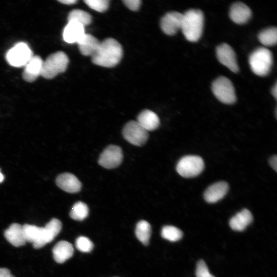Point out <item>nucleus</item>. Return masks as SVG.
I'll list each match as a JSON object with an SVG mask.
<instances>
[{
	"instance_id": "dca6fc26",
	"label": "nucleus",
	"mask_w": 277,
	"mask_h": 277,
	"mask_svg": "<svg viewBox=\"0 0 277 277\" xmlns=\"http://www.w3.org/2000/svg\"><path fill=\"white\" fill-rule=\"evenodd\" d=\"M250 9L245 4L236 2L232 4L229 10V17L237 24L247 23L251 17Z\"/></svg>"
},
{
	"instance_id": "c756f323",
	"label": "nucleus",
	"mask_w": 277,
	"mask_h": 277,
	"mask_svg": "<svg viewBox=\"0 0 277 277\" xmlns=\"http://www.w3.org/2000/svg\"><path fill=\"white\" fill-rule=\"evenodd\" d=\"M84 2L90 8L100 12L105 11L109 6L107 0H85Z\"/></svg>"
},
{
	"instance_id": "aec40b11",
	"label": "nucleus",
	"mask_w": 277,
	"mask_h": 277,
	"mask_svg": "<svg viewBox=\"0 0 277 277\" xmlns=\"http://www.w3.org/2000/svg\"><path fill=\"white\" fill-rule=\"evenodd\" d=\"M73 251V246L70 243L61 241L52 249L53 258L57 263H63L72 256Z\"/></svg>"
},
{
	"instance_id": "5701e85b",
	"label": "nucleus",
	"mask_w": 277,
	"mask_h": 277,
	"mask_svg": "<svg viewBox=\"0 0 277 277\" xmlns=\"http://www.w3.org/2000/svg\"><path fill=\"white\" fill-rule=\"evenodd\" d=\"M135 233L141 242L145 245H148L151 235L150 225L146 221H140L136 224Z\"/></svg>"
},
{
	"instance_id": "4468645a",
	"label": "nucleus",
	"mask_w": 277,
	"mask_h": 277,
	"mask_svg": "<svg viewBox=\"0 0 277 277\" xmlns=\"http://www.w3.org/2000/svg\"><path fill=\"white\" fill-rule=\"evenodd\" d=\"M56 185L69 193H76L81 190L82 184L74 175L70 173L60 174L56 179Z\"/></svg>"
},
{
	"instance_id": "9b49d317",
	"label": "nucleus",
	"mask_w": 277,
	"mask_h": 277,
	"mask_svg": "<svg viewBox=\"0 0 277 277\" xmlns=\"http://www.w3.org/2000/svg\"><path fill=\"white\" fill-rule=\"evenodd\" d=\"M216 54L219 61L234 73L239 71L236 56L233 49L227 44L223 43L216 49Z\"/></svg>"
},
{
	"instance_id": "f3484780",
	"label": "nucleus",
	"mask_w": 277,
	"mask_h": 277,
	"mask_svg": "<svg viewBox=\"0 0 277 277\" xmlns=\"http://www.w3.org/2000/svg\"><path fill=\"white\" fill-rule=\"evenodd\" d=\"M228 188V184L225 182L215 183L206 190L204 194V199L209 203H216L225 196Z\"/></svg>"
},
{
	"instance_id": "423d86ee",
	"label": "nucleus",
	"mask_w": 277,
	"mask_h": 277,
	"mask_svg": "<svg viewBox=\"0 0 277 277\" xmlns=\"http://www.w3.org/2000/svg\"><path fill=\"white\" fill-rule=\"evenodd\" d=\"M204 168V163L202 157L197 155H186L180 160L176 170L182 176L190 178L200 174Z\"/></svg>"
},
{
	"instance_id": "f8f14e48",
	"label": "nucleus",
	"mask_w": 277,
	"mask_h": 277,
	"mask_svg": "<svg viewBox=\"0 0 277 277\" xmlns=\"http://www.w3.org/2000/svg\"><path fill=\"white\" fill-rule=\"evenodd\" d=\"M183 14L173 11L166 13L161 19L160 26L162 31L167 35H173L181 29Z\"/></svg>"
},
{
	"instance_id": "7c9ffc66",
	"label": "nucleus",
	"mask_w": 277,
	"mask_h": 277,
	"mask_svg": "<svg viewBox=\"0 0 277 277\" xmlns=\"http://www.w3.org/2000/svg\"><path fill=\"white\" fill-rule=\"evenodd\" d=\"M196 277H215L209 272L207 266L203 260H200L196 264Z\"/></svg>"
},
{
	"instance_id": "c85d7f7f",
	"label": "nucleus",
	"mask_w": 277,
	"mask_h": 277,
	"mask_svg": "<svg viewBox=\"0 0 277 277\" xmlns=\"http://www.w3.org/2000/svg\"><path fill=\"white\" fill-rule=\"evenodd\" d=\"M76 248L83 252H89L93 248V243L87 237L81 236L75 241Z\"/></svg>"
},
{
	"instance_id": "9d476101",
	"label": "nucleus",
	"mask_w": 277,
	"mask_h": 277,
	"mask_svg": "<svg viewBox=\"0 0 277 277\" xmlns=\"http://www.w3.org/2000/svg\"><path fill=\"white\" fill-rule=\"evenodd\" d=\"M123 156L122 150L120 147L116 145H110L101 153L98 162L103 167L112 169L121 164Z\"/></svg>"
},
{
	"instance_id": "a211bd4d",
	"label": "nucleus",
	"mask_w": 277,
	"mask_h": 277,
	"mask_svg": "<svg viewBox=\"0 0 277 277\" xmlns=\"http://www.w3.org/2000/svg\"><path fill=\"white\" fill-rule=\"evenodd\" d=\"M4 236L10 244L15 247L23 246L26 243L24 236L23 226L19 224H11L5 231Z\"/></svg>"
},
{
	"instance_id": "72a5a7b5",
	"label": "nucleus",
	"mask_w": 277,
	"mask_h": 277,
	"mask_svg": "<svg viewBox=\"0 0 277 277\" xmlns=\"http://www.w3.org/2000/svg\"><path fill=\"white\" fill-rule=\"evenodd\" d=\"M269 164L271 167L276 171L277 168V156L276 155L272 156L269 160Z\"/></svg>"
},
{
	"instance_id": "ddd939ff",
	"label": "nucleus",
	"mask_w": 277,
	"mask_h": 277,
	"mask_svg": "<svg viewBox=\"0 0 277 277\" xmlns=\"http://www.w3.org/2000/svg\"><path fill=\"white\" fill-rule=\"evenodd\" d=\"M43 61L38 55H33L24 66L23 79L28 82H33L41 74Z\"/></svg>"
},
{
	"instance_id": "6e6552de",
	"label": "nucleus",
	"mask_w": 277,
	"mask_h": 277,
	"mask_svg": "<svg viewBox=\"0 0 277 277\" xmlns=\"http://www.w3.org/2000/svg\"><path fill=\"white\" fill-rule=\"evenodd\" d=\"M125 139L130 143L138 146L144 145L148 137L146 130L142 128L136 121L127 123L123 130Z\"/></svg>"
},
{
	"instance_id": "e433bc0d",
	"label": "nucleus",
	"mask_w": 277,
	"mask_h": 277,
	"mask_svg": "<svg viewBox=\"0 0 277 277\" xmlns=\"http://www.w3.org/2000/svg\"><path fill=\"white\" fill-rule=\"evenodd\" d=\"M4 180V175L1 173L0 170V183L2 182Z\"/></svg>"
},
{
	"instance_id": "39448f33",
	"label": "nucleus",
	"mask_w": 277,
	"mask_h": 277,
	"mask_svg": "<svg viewBox=\"0 0 277 277\" xmlns=\"http://www.w3.org/2000/svg\"><path fill=\"white\" fill-rule=\"evenodd\" d=\"M212 91L214 96L221 102L232 104L236 101L233 85L231 81L225 76H220L213 81Z\"/></svg>"
},
{
	"instance_id": "2eb2a0df",
	"label": "nucleus",
	"mask_w": 277,
	"mask_h": 277,
	"mask_svg": "<svg viewBox=\"0 0 277 277\" xmlns=\"http://www.w3.org/2000/svg\"><path fill=\"white\" fill-rule=\"evenodd\" d=\"M86 34L85 27L73 21H69L65 27L63 37L68 43H77Z\"/></svg>"
},
{
	"instance_id": "20e7f679",
	"label": "nucleus",
	"mask_w": 277,
	"mask_h": 277,
	"mask_svg": "<svg viewBox=\"0 0 277 277\" xmlns=\"http://www.w3.org/2000/svg\"><path fill=\"white\" fill-rule=\"evenodd\" d=\"M249 63L254 74L265 76L269 73L272 65V53L264 47L256 48L250 54Z\"/></svg>"
},
{
	"instance_id": "c9c22d12",
	"label": "nucleus",
	"mask_w": 277,
	"mask_h": 277,
	"mask_svg": "<svg viewBox=\"0 0 277 277\" xmlns=\"http://www.w3.org/2000/svg\"><path fill=\"white\" fill-rule=\"evenodd\" d=\"M271 93H272V95L274 96V97L275 99H276V97H277V85H276V83H275L274 87H273V88L272 89V90H271Z\"/></svg>"
},
{
	"instance_id": "f257e3e1",
	"label": "nucleus",
	"mask_w": 277,
	"mask_h": 277,
	"mask_svg": "<svg viewBox=\"0 0 277 277\" xmlns=\"http://www.w3.org/2000/svg\"><path fill=\"white\" fill-rule=\"evenodd\" d=\"M123 55L121 45L115 39L108 38L100 42L98 47L91 56L95 65L110 68L116 65Z\"/></svg>"
},
{
	"instance_id": "6ab92c4d",
	"label": "nucleus",
	"mask_w": 277,
	"mask_h": 277,
	"mask_svg": "<svg viewBox=\"0 0 277 277\" xmlns=\"http://www.w3.org/2000/svg\"><path fill=\"white\" fill-rule=\"evenodd\" d=\"M253 221V216L251 212L244 209L237 213L229 221V225L235 231H243Z\"/></svg>"
},
{
	"instance_id": "1a4fd4ad",
	"label": "nucleus",
	"mask_w": 277,
	"mask_h": 277,
	"mask_svg": "<svg viewBox=\"0 0 277 277\" xmlns=\"http://www.w3.org/2000/svg\"><path fill=\"white\" fill-rule=\"evenodd\" d=\"M62 229L61 222L53 219L44 227L41 228L37 240L33 244L35 249H39L51 242L60 233Z\"/></svg>"
},
{
	"instance_id": "4be33fe9",
	"label": "nucleus",
	"mask_w": 277,
	"mask_h": 277,
	"mask_svg": "<svg viewBox=\"0 0 277 277\" xmlns=\"http://www.w3.org/2000/svg\"><path fill=\"white\" fill-rule=\"evenodd\" d=\"M77 44L82 54L91 56L98 47L100 42L94 36L86 33Z\"/></svg>"
},
{
	"instance_id": "a878e982",
	"label": "nucleus",
	"mask_w": 277,
	"mask_h": 277,
	"mask_svg": "<svg viewBox=\"0 0 277 277\" xmlns=\"http://www.w3.org/2000/svg\"><path fill=\"white\" fill-rule=\"evenodd\" d=\"M88 213L89 209L87 205L80 201L73 206L70 212V216L73 220L82 221L88 216Z\"/></svg>"
},
{
	"instance_id": "bb28decb",
	"label": "nucleus",
	"mask_w": 277,
	"mask_h": 277,
	"mask_svg": "<svg viewBox=\"0 0 277 277\" xmlns=\"http://www.w3.org/2000/svg\"><path fill=\"white\" fill-rule=\"evenodd\" d=\"M182 231L178 228L173 226H165L161 231L162 236L169 241L176 242L180 240L183 236Z\"/></svg>"
},
{
	"instance_id": "7ed1b4c3",
	"label": "nucleus",
	"mask_w": 277,
	"mask_h": 277,
	"mask_svg": "<svg viewBox=\"0 0 277 277\" xmlns=\"http://www.w3.org/2000/svg\"><path fill=\"white\" fill-rule=\"evenodd\" d=\"M69 63L68 56L63 51H57L48 56L43 61L41 75L46 79H51L64 72Z\"/></svg>"
},
{
	"instance_id": "f704fd0d",
	"label": "nucleus",
	"mask_w": 277,
	"mask_h": 277,
	"mask_svg": "<svg viewBox=\"0 0 277 277\" xmlns=\"http://www.w3.org/2000/svg\"><path fill=\"white\" fill-rule=\"evenodd\" d=\"M59 2L66 5H71L75 3L77 1L75 0H62L59 1Z\"/></svg>"
},
{
	"instance_id": "0eeeda50",
	"label": "nucleus",
	"mask_w": 277,
	"mask_h": 277,
	"mask_svg": "<svg viewBox=\"0 0 277 277\" xmlns=\"http://www.w3.org/2000/svg\"><path fill=\"white\" fill-rule=\"evenodd\" d=\"M33 56L28 45L24 42H19L10 49L6 55L7 62L12 66H25Z\"/></svg>"
},
{
	"instance_id": "473e14b6",
	"label": "nucleus",
	"mask_w": 277,
	"mask_h": 277,
	"mask_svg": "<svg viewBox=\"0 0 277 277\" xmlns=\"http://www.w3.org/2000/svg\"><path fill=\"white\" fill-rule=\"evenodd\" d=\"M0 277H14L9 269L5 268H0Z\"/></svg>"
},
{
	"instance_id": "cd10ccee",
	"label": "nucleus",
	"mask_w": 277,
	"mask_h": 277,
	"mask_svg": "<svg viewBox=\"0 0 277 277\" xmlns=\"http://www.w3.org/2000/svg\"><path fill=\"white\" fill-rule=\"evenodd\" d=\"M41 227L25 224L23 226V234L26 242L34 243L38 239Z\"/></svg>"
},
{
	"instance_id": "f03ea898",
	"label": "nucleus",
	"mask_w": 277,
	"mask_h": 277,
	"mask_svg": "<svg viewBox=\"0 0 277 277\" xmlns=\"http://www.w3.org/2000/svg\"><path fill=\"white\" fill-rule=\"evenodd\" d=\"M204 19V14L200 10L190 9L183 14L181 30L188 41L195 42L200 38Z\"/></svg>"
},
{
	"instance_id": "393cba45",
	"label": "nucleus",
	"mask_w": 277,
	"mask_h": 277,
	"mask_svg": "<svg viewBox=\"0 0 277 277\" xmlns=\"http://www.w3.org/2000/svg\"><path fill=\"white\" fill-rule=\"evenodd\" d=\"M68 21L77 22L85 27L91 23L92 18L87 12L81 9H74L69 13Z\"/></svg>"
},
{
	"instance_id": "b1692460",
	"label": "nucleus",
	"mask_w": 277,
	"mask_h": 277,
	"mask_svg": "<svg viewBox=\"0 0 277 277\" xmlns=\"http://www.w3.org/2000/svg\"><path fill=\"white\" fill-rule=\"evenodd\" d=\"M258 39L263 45L266 46L275 45L277 41L276 28L272 27L263 30L259 33Z\"/></svg>"
},
{
	"instance_id": "2f4dec72",
	"label": "nucleus",
	"mask_w": 277,
	"mask_h": 277,
	"mask_svg": "<svg viewBox=\"0 0 277 277\" xmlns=\"http://www.w3.org/2000/svg\"><path fill=\"white\" fill-rule=\"evenodd\" d=\"M123 3L129 9L132 11H137L141 4L140 0H124Z\"/></svg>"
},
{
	"instance_id": "412c9836",
	"label": "nucleus",
	"mask_w": 277,
	"mask_h": 277,
	"mask_svg": "<svg viewBox=\"0 0 277 277\" xmlns=\"http://www.w3.org/2000/svg\"><path fill=\"white\" fill-rule=\"evenodd\" d=\"M147 131L156 129L160 125L157 115L149 110H144L138 115L136 121Z\"/></svg>"
}]
</instances>
